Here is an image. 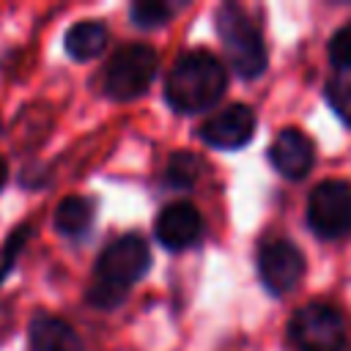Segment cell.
Instances as JSON below:
<instances>
[{
	"mask_svg": "<svg viewBox=\"0 0 351 351\" xmlns=\"http://www.w3.org/2000/svg\"><path fill=\"white\" fill-rule=\"evenodd\" d=\"M225 85L228 74L219 58L206 49H189L176 58L165 82V99L176 112L192 115L214 107L222 99Z\"/></svg>",
	"mask_w": 351,
	"mask_h": 351,
	"instance_id": "6da1fadb",
	"label": "cell"
},
{
	"mask_svg": "<svg viewBox=\"0 0 351 351\" xmlns=\"http://www.w3.org/2000/svg\"><path fill=\"white\" fill-rule=\"evenodd\" d=\"M151 266V250L143 236L126 233L104 247L96 261V280L88 291V302L99 310H112L126 299L132 282H137Z\"/></svg>",
	"mask_w": 351,
	"mask_h": 351,
	"instance_id": "7a4b0ae2",
	"label": "cell"
},
{
	"mask_svg": "<svg viewBox=\"0 0 351 351\" xmlns=\"http://www.w3.org/2000/svg\"><path fill=\"white\" fill-rule=\"evenodd\" d=\"M214 19H217V33L225 44V55H228V63L233 66V71L244 80L261 77L266 71L269 52H266L261 30L250 19V14L236 3H225L217 8Z\"/></svg>",
	"mask_w": 351,
	"mask_h": 351,
	"instance_id": "3957f363",
	"label": "cell"
},
{
	"mask_svg": "<svg viewBox=\"0 0 351 351\" xmlns=\"http://www.w3.org/2000/svg\"><path fill=\"white\" fill-rule=\"evenodd\" d=\"M288 340L293 351H343L346 321L337 307L310 302L293 313L288 324Z\"/></svg>",
	"mask_w": 351,
	"mask_h": 351,
	"instance_id": "277c9868",
	"label": "cell"
},
{
	"mask_svg": "<svg viewBox=\"0 0 351 351\" xmlns=\"http://www.w3.org/2000/svg\"><path fill=\"white\" fill-rule=\"evenodd\" d=\"M159 58L148 44L121 47L104 71V93L115 101H132L148 90L156 77Z\"/></svg>",
	"mask_w": 351,
	"mask_h": 351,
	"instance_id": "5b68a950",
	"label": "cell"
},
{
	"mask_svg": "<svg viewBox=\"0 0 351 351\" xmlns=\"http://www.w3.org/2000/svg\"><path fill=\"white\" fill-rule=\"evenodd\" d=\"M307 225L318 239L335 241L351 233V184L321 181L307 200Z\"/></svg>",
	"mask_w": 351,
	"mask_h": 351,
	"instance_id": "8992f818",
	"label": "cell"
},
{
	"mask_svg": "<svg viewBox=\"0 0 351 351\" xmlns=\"http://www.w3.org/2000/svg\"><path fill=\"white\" fill-rule=\"evenodd\" d=\"M304 274V258L288 239H271L258 252V277L269 293H288Z\"/></svg>",
	"mask_w": 351,
	"mask_h": 351,
	"instance_id": "52a82bcc",
	"label": "cell"
},
{
	"mask_svg": "<svg viewBox=\"0 0 351 351\" xmlns=\"http://www.w3.org/2000/svg\"><path fill=\"white\" fill-rule=\"evenodd\" d=\"M255 134V112L247 104H228L200 126V140L219 151H236Z\"/></svg>",
	"mask_w": 351,
	"mask_h": 351,
	"instance_id": "ba28073f",
	"label": "cell"
},
{
	"mask_svg": "<svg viewBox=\"0 0 351 351\" xmlns=\"http://www.w3.org/2000/svg\"><path fill=\"white\" fill-rule=\"evenodd\" d=\"M154 233L165 250H189L203 236V217L192 203H170L159 211Z\"/></svg>",
	"mask_w": 351,
	"mask_h": 351,
	"instance_id": "9c48e42d",
	"label": "cell"
},
{
	"mask_svg": "<svg viewBox=\"0 0 351 351\" xmlns=\"http://www.w3.org/2000/svg\"><path fill=\"white\" fill-rule=\"evenodd\" d=\"M269 162L280 176H285L291 181H299L313 170V162H315L313 140L304 132L288 126L269 145Z\"/></svg>",
	"mask_w": 351,
	"mask_h": 351,
	"instance_id": "30bf717a",
	"label": "cell"
},
{
	"mask_svg": "<svg viewBox=\"0 0 351 351\" xmlns=\"http://www.w3.org/2000/svg\"><path fill=\"white\" fill-rule=\"evenodd\" d=\"M30 351H85L80 335L58 315L38 313L30 321Z\"/></svg>",
	"mask_w": 351,
	"mask_h": 351,
	"instance_id": "8fae6325",
	"label": "cell"
},
{
	"mask_svg": "<svg viewBox=\"0 0 351 351\" xmlns=\"http://www.w3.org/2000/svg\"><path fill=\"white\" fill-rule=\"evenodd\" d=\"M107 38L110 36H107V27L101 22L85 19V22H77V25L69 27V33L63 38V47L74 60H93L104 52Z\"/></svg>",
	"mask_w": 351,
	"mask_h": 351,
	"instance_id": "7c38bea8",
	"label": "cell"
},
{
	"mask_svg": "<svg viewBox=\"0 0 351 351\" xmlns=\"http://www.w3.org/2000/svg\"><path fill=\"white\" fill-rule=\"evenodd\" d=\"M55 228L63 236H82L93 222V203L80 195H69L55 208Z\"/></svg>",
	"mask_w": 351,
	"mask_h": 351,
	"instance_id": "4fadbf2b",
	"label": "cell"
},
{
	"mask_svg": "<svg viewBox=\"0 0 351 351\" xmlns=\"http://www.w3.org/2000/svg\"><path fill=\"white\" fill-rule=\"evenodd\" d=\"M200 173H203V162L192 151H176L167 159V170H165L167 184L170 186H178V189H189L192 184H197Z\"/></svg>",
	"mask_w": 351,
	"mask_h": 351,
	"instance_id": "5bb4252c",
	"label": "cell"
},
{
	"mask_svg": "<svg viewBox=\"0 0 351 351\" xmlns=\"http://www.w3.org/2000/svg\"><path fill=\"white\" fill-rule=\"evenodd\" d=\"M178 8L173 3H165V0H143V3H134L129 16L134 25L140 27H162L170 22V16L176 14Z\"/></svg>",
	"mask_w": 351,
	"mask_h": 351,
	"instance_id": "9a60e30c",
	"label": "cell"
},
{
	"mask_svg": "<svg viewBox=\"0 0 351 351\" xmlns=\"http://www.w3.org/2000/svg\"><path fill=\"white\" fill-rule=\"evenodd\" d=\"M326 101L335 110V115L351 126V77H335L326 82Z\"/></svg>",
	"mask_w": 351,
	"mask_h": 351,
	"instance_id": "2e32d148",
	"label": "cell"
},
{
	"mask_svg": "<svg viewBox=\"0 0 351 351\" xmlns=\"http://www.w3.org/2000/svg\"><path fill=\"white\" fill-rule=\"evenodd\" d=\"M329 60H332V66H337V69H351V22L348 25H343L332 38H329Z\"/></svg>",
	"mask_w": 351,
	"mask_h": 351,
	"instance_id": "e0dca14e",
	"label": "cell"
},
{
	"mask_svg": "<svg viewBox=\"0 0 351 351\" xmlns=\"http://www.w3.org/2000/svg\"><path fill=\"white\" fill-rule=\"evenodd\" d=\"M27 233H30V228H19L11 239H8V247H5V258H3V269H0V277L14 266V258H16V252L22 250V244H25V239H27Z\"/></svg>",
	"mask_w": 351,
	"mask_h": 351,
	"instance_id": "ac0fdd59",
	"label": "cell"
},
{
	"mask_svg": "<svg viewBox=\"0 0 351 351\" xmlns=\"http://www.w3.org/2000/svg\"><path fill=\"white\" fill-rule=\"evenodd\" d=\"M5 178H8V167H5V162L0 159V189H3V184H5Z\"/></svg>",
	"mask_w": 351,
	"mask_h": 351,
	"instance_id": "d6986e66",
	"label": "cell"
}]
</instances>
